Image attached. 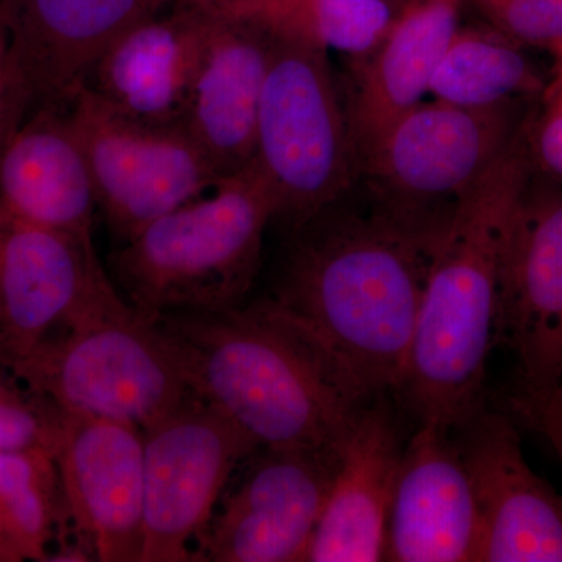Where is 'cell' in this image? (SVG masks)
Here are the masks:
<instances>
[{
    "label": "cell",
    "instance_id": "1",
    "mask_svg": "<svg viewBox=\"0 0 562 562\" xmlns=\"http://www.w3.org/2000/svg\"><path fill=\"white\" fill-rule=\"evenodd\" d=\"M449 222V221H447ZM446 224L346 198L290 228L271 301L312 330L372 397L398 394Z\"/></svg>",
    "mask_w": 562,
    "mask_h": 562
},
{
    "label": "cell",
    "instance_id": "14",
    "mask_svg": "<svg viewBox=\"0 0 562 562\" xmlns=\"http://www.w3.org/2000/svg\"><path fill=\"white\" fill-rule=\"evenodd\" d=\"M109 280L92 241L0 209V371L13 376Z\"/></svg>",
    "mask_w": 562,
    "mask_h": 562
},
{
    "label": "cell",
    "instance_id": "9",
    "mask_svg": "<svg viewBox=\"0 0 562 562\" xmlns=\"http://www.w3.org/2000/svg\"><path fill=\"white\" fill-rule=\"evenodd\" d=\"M143 435L139 562L194 561L192 543L201 542L233 473L260 449L194 392Z\"/></svg>",
    "mask_w": 562,
    "mask_h": 562
},
{
    "label": "cell",
    "instance_id": "3",
    "mask_svg": "<svg viewBox=\"0 0 562 562\" xmlns=\"http://www.w3.org/2000/svg\"><path fill=\"white\" fill-rule=\"evenodd\" d=\"M531 173L525 117L443 228L398 391L419 422L454 428L483 406L487 360L497 344L503 241Z\"/></svg>",
    "mask_w": 562,
    "mask_h": 562
},
{
    "label": "cell",
    "instance_id": "21",
    "mask_svg": "<svg viewBox=\"0 0 562 562\" xmlns=\"http://www.w3.org/2000/svg\"><path fill=\"white\" fill-rule=\"evenodd\" d=\"M0 209L11 216L92 241L94 180L68 110L40 109L0 150Z\"/></svg>",
    "mask_w": 562,
    "mask_h": 562
},
{
    "label": "cell",
    "instance_id": "23",
    "mask_svg": "<svg viewBox=\"0 0 562 562\" xmlns=\"http://www.w3.org/2000/svg\"><path fill=\"white\" fill-rule=\"evenodd\" d=\"M405 0H251L227 14L271 35L361 60L382 44Z\"/></svg>",
    "mask_w": 562,
    "mask_h": 562
},
{
    "label": "cell",
    "instance_id": "30",
    "mask_svg": "<svg viewBox=\"0 0 562 562\" xmlns=\"http://www.w3.org/2000/svg\"><path fill=\"white\" fill-rule=\"evenodd\" d=\"M173 2L190 3V5L201 7V9L216 11V13H228V11L238 9L244 3L251 0H172Z\"/></svg>",
    "mask_w": 562,
    "mask_h": 562
},
{
    "label": "cell",
    "instance_id": "24",
    "mask_svg": "<svg viewBox=\"0 0 562 562\" xmlns=\"http://www.w3.org/2000/svg\"><path fill=\"white\" fill-rule=\"evenodd\" d=\"M66 528L54 453L0 450V562L49 560Z\"/></svg>",
    "mask_w": 562,
    "mask_h": 562
},
{
    "label": "cell",
    "instance_id": "25",
    "mask_svg": "<svg viewBox=\"0 0 562 562\" xmlns=\"http://www.w3.org/2000/svg\"><path fill=\"white\" fill-rule=\"evenodd\" d=\"M63 414L29 390L0 379V450L55 452Z\"/></svg>",
    "mask_w": 562,
    "mask_h": 562
},
{
    "label": "cell",
    "instance_id": "18",
    "mask_svg": "<svg viewBox=\"0 0 562 562\" xmlns=\"http://www.w3.org/2000/svg\"><path fill=\"white\" fill-rule=\"evenodd\" d=\"M386 395L358 414L339 450L338 471L314 531L308 562H379L405 443Z\"/></svg>",
    "mask_w": 562,
    "mask_h": 562
},
{
    "label": "cell",
    "instance_id": "17",
    "mask_svg": "<svg viewBox=\"0 0 562 562\" xmlns=\"http://www.w3.org/2000/svg\"><path fill=\"white\" fill-rule=\"evenodd\" d=\"M213 20V11L171 3L121 33L85 85L133 120L183 125Z\"/></svg>",
    "mask_w": 562,
    "mask_h": 562
},
{
    "label": "cell",
    "instance_id": "20",
    "mask_svg": "<svg viewBox=\"0 0 562 562\" xmlns=\"http://www.w3.org/2000/svg\"><path fill=\"white\" fill-rule=\"evenodd\" d=\"M213 13L183 125L222 180L254 161L272 35L247 18Z\"/></svg>",
    "mask_w": 562,
    "mask_h": 562
},
{
    "label": "cell",
    "instance_id": "7",
    "mask_svg": "<svg viewBox=\"0 0 562 562\" xmlns=\"http://www.w3.org/2000/svg\"><path fill=\"white\" fill-rule=\"evenodd\" d=\"M532 102L484 109L419 103L362 158L357 183L395 216L443 224L512 143Z\"/></svg>",
    "mask_w": 562,
    "mask_h": 562
},
{
    "label": "cell",
    "instance_id": "15",
    "mask_svg": "<svg viewBox=\"0 0 562 562\" xmlns=\"http://www.w3.org/2000/svg\"><path fill=\"white\" fill-rule=\"evenodd\" d=\"M172 0H0V22L29 114L66 110L121 33Z\"/></svg>",
    "mask_w": 562,
    "mask_h": 562
},
{
    "label": "cell",
    "instance_id": "4",
    "mask_svg": "<svg viewBox=\"0 0 562 562\" xmlns=\"http://www.w3.org/2000/svg\"><path fill=\"white\" fill-rule=\"evenodd\" d=\"M276 203L254 161L158 217L110 255L114 286L150 319L246 305Z\"/></svg>",
    "mask_w": 562,
    "mask_h": 562
},
{
    "label": "cell",
    "instance_id": "27",
    "mask_svg": "<svg viewBox=\"0 0 562 562\" xmlns=\"http://www.w3.org/2000/svg\"><path fill=\"white\" fill-rule=\"evenodd\" d=\"M509 402L516 416L549 441L562 464V383L539 391L519 387Z\"/></svg>",
    "mask_w": 562,
    "mask_h": 562
},
{
    "label": "cell",
    "instance_id": "11",
    "mask_svg": "<svg viewBox=\"0 0 562 562\" xmlns=\"http://www.w3.org/2000/svg\"><path fill=\"white\" fill-rule=\"evenodd\" d=\"M339 450H258L211 519L194 561H306Z\"/></svg>",
    "mask_w": 562,
    "mask_h": 562
},
{
    "label": "cell",
    "instance_id": "12",
    "mask_svg": "<svg viewBox=\"0 0 562 562\" xmlns=\"http://www.w3.org/2000/svg\"><path fill=\"white\" fill-rule=\"evenodd\" d=\"M54 458L65 524L76 538L77 552L85 561L139 562L143 428L128 422L63 414Z\"/></svg>",
    "mask_w": 562,
    "mask_h": 562
},
{
    "label": "cell",
    "instance_id": "29",
    "mask_svg": "<svg viewBox=\"0 0 562 562\" xmlns=\"http://www.w3.org/2000/svg\"><path fill=\"white\" fill-rule=\"evenodd\" d=\"M547 52L552 58V65H550L549 74H547L543 90L552 92L562 102V44H557Z\"/></svg>",
    "mask_w": 562,
    "mask_h": 562
},
{
    "label": "cell",
    "instance_id": "2",
    "mask_svg": "<svg viewBox=\"0 0 562 562\" xmlns=\"http://www.w3.org/2000/svg\"><path fill=\"white\" fill-rule=\"evenodd\" d=\"M195 395L269 450H339L371 394L271 299L158 319Z\"/></svg>",
    "mask_w": 562,
    "mask_h": 562
},
{
    "label": "cell",
    "instance_id": "13",
    "mask_svg": "<svg viewBox=\"0 0 562 562\" xmlns=\"http://www.w3.org/2000/svg\"><path fill=\"white\" fill-rule=\"evenodd\" d=\"M453 435L479 508V562H562V494L525 460L513 420L482 406Z\"/></svg>",
    "mask_w": 562,
    "mask_h": 562
},
{
    "label": "cell",
    "instance_id": "8",
    "mask_svg": "<svg viewBox=\"0 0 562 562\" xmlns=\"http://www.w3.org/2000/svg\"><path fill=\"white\" fill-rule=\"evenodd\" d=\"M66 110L90 162L98 209L116 246L221 181L184 125L133 120L87 85Z\"/></svg>",
    "mask_w": 562,
    "mask_h": 562
},
{
    "label": "cell",
    "instance_id": "26",
    "mask_svg": "<svg viewBox=\"0 0 562 562\" xmlns=\"http://www.w3.org/2000/svg\"><path fill=\"white\" fill-rule=\"evenodd\" d=\"M495 31L525 47L562 44V0H465Z\"/></svg>",
    "mask_w": 562,
    "mask_h": 562
},
{
    "label": "cell",
    "instance_id": "16",
    "mask_svg": "<svg viewBox=\"0 0 562 562\" xmlns=\"http://www.w3.org/2000/svg\"><path fill=\"white\" fill-rule=\"evenodd\" d=\"M479 508L453 428L422 420L403 449L384 561L479 562Z\"/></svg>",
    "mask_w": 562,
    "mask_h": 562
},
{
    "label": "cell",
    "instance_id": "19",
    "mask_svg": "<svg viewBox=\"0 0 562 562\" xmlns=\"http://www.w3.org/2000/svg\"><path fill=\"white\" fill-rule=\"evenodd\" d=\"M464 5L465 0H405L382 44L351 61L353 74L342 103L357 173L384 133L430 90Z\"/></svg>",
    "mask_w": 562,
    "mask_h": 562
},
{
    "label": "cell",
    "instance_id": "5",
    "mask_svg": "<svg viewBox=\"0 0 562 562\" xmlns=\"http://www.w3.org/2000/svg\"><path fill=\"white\" fill-rule=\"evenodd\" d=\"M63 414L147 427L192 394L179 350L106 281L14 372Z\"/></svg>",
    "mask_w": 562,
    "mask_h": 562
},
{
    "label": "cell",
    "instance_id": "28",
    "mask_svg": "<svg viewBox=\"0 0 562 562\" xmlns=\"http://www.w3.org/2000/svg\"><path fill=\"white\" fill-rule=\"evenodd\" d=\"M27 116V94L13 68L9 38L0 22V150Z\"/></svg>",
    "mask_w": 562,
    "mask_h": 562
},
{
    "label": "cell",
    "instance_id": "6",
    "mask_svg": "<svg viewBox=\"0 0 562 562\" xmlns=\"http://www.w3.org/2000/svg\"><path fill=\"white\" fill-rule=\"evenodd\" d=\"M254 165L288 228L355 190L357 162L327 52L272 35Z\"/></svg>",
    "mask_w": 562,
    "mask_h": 562
},
{
    "label": "cell",
    "instance_id": "10",
    "mask_svg": "<svg viewBox=\"0 0 562 562\" xmlns=\"http://www.w3.org/2000/svg\"><path fill=\"white\" fill-rule=\"evenodd\" d=\"M498 342L516 357L519 387L562 383V184L535 171L503 241Z\"/></svg>",
    "mask_w": 562,
    "mask_h": 562
},
{
    "label": "cell",
    "instance_id": "22",
    "mask_svg": "<svg viewBox=\"0 0 562 562\" xmlns=\"http://www.w3.org/2000/svg\"><path fill=\"white\" fill-rule=\"evenodd\" d=\"M547 76L516 43L491 25L458 27L430 83L435 101L484 109L513 101H536Z\"/></svg>",
    "mask_w": 562,
    "mask_h": 562
}]
</instances>
